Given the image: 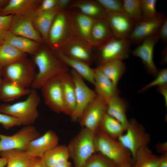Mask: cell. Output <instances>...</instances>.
<instances>
[{
  "instance_id": "bcb514c9",
  "label": "cell",
  "mask_w": 167,
  "mask_h": 167,
  "mask_svg": "<svg viewBox=\"0 0 167 167\" xmlns=\"http://www.w3.org/2000/svg\"><path fill=\"white\" fill-rule=\"evenodd\" d=\"M155 148L157 151L161 154L167 153V142H165L156 144Z\"/></svg>"
},
{
  "instance_id": "816d5d0a",
  "label": "cell",
  "mask_w": 167,
  "mask_h": 167,
  "mask_svg": "<svg viewBox=\"0 0 167 167\" xmlns=\"http://www.w3.org/2000/svg\"><path fill=\"white\" fill-rule=\"evenodd\" d=\"M52 167H72L71 163L68 161Z\"/></svg>"
},
{
  "instance_id": "f5cc1de1",
  "label": "cell",
  "mask_w": 167,
  "mask_h": 167,
  "mask_svg": "<svg viewBox=\"0 0 167 167\" xmlns=\"http://www.w3.org/2000/svg\"><path fill=\"white\" fill-rule=\"evenodd\" d=\"M7 161L6 159L1 157L0 158V167H4L7 165Z\"/></svg>"
},
{
  "instance_id": "cb8c5ba5",
  "label": "cell",
  "mask_w": 167,
  "mask_h": 167,
  "mask_svg": "<svg viewBox=\"0 0 167 167\" xmlns=\"http://www.w3.org/2000/svg\"><path fill=\"white\" fill-rule=\"evenodd\" d=\"M4 43L8 44L25 54L34 55L42 44L30 39L15 35L9 31L6 33Z\"/></svg>"
},
{
  "instance_id": "603a6c76",
  "label": "cell",
  "mask_w": 167,
  "mask_h": 167,
  "mask_svg": "<svg viewBox=\"0 0 167 167\" xmlns=\"http://www.w3.org/2000/svg\"><path fill=\"white\" fill-rule=\"evenodd\" d=\"M58 76L61 84L68 115L70 116L76 105L74 82L70 71L62 73Z\"/></svg>"
},
{
  "instance_id": "1f68e13d",
  "label": "cell",
  "mask_w": 167,
  "mask_h": 167,
  "mask_svg": "<svg viewBox=\"0 0 167 167\" xmlns=\"http://www.w3.org/2000/svg\"><path fill=\"white\" fill-rule=\"evenodd\" d=\"M0 156L6 159V167H28L33 158L26 151L17 150L0 152Z\"/></svg>"
},
{
  "instance_id": "d590c367",
  "label": "cell",
  "mask_w": 167,
  "mask_h": 167,
  "mask_svg": "<svg viewBox=\"0 0 167 167\" xmlns=\"http://www.w3.org/2000/svg\"><path fill=\"white\" fill-rule=\"evenodd\" d=\"M123 12L131 20L137 23L143 20L140 0H123Z\"/></svg>"
},
{
  "instance_id": "ba28073f",
  "label": "cell",
  "mask_w": 167,
  "mask_h": 167,
  "mask_svg": "<svg viewBox=\"0 0 167 167\" xmlns=\"http://www.w3.org/2000/svg\"><path fill=\"white\" fill-rule=\"evenodd\" d=\"M131 43L128 39L120 38L113 36L98 47L100 65L110 61H123L128 58Z\"/></svg>"
},
{
  "instance_id": "4dcf8cb0",
  "label": "cell",
  "mask_w": 167,
  "mask_h": 167,
  "mask_svg": "<svg viewBox=\"0 0 167 167\" xmlns=\"http://www.w3.org/2000/svg\"><path fill=\"white\" fill-rule=\"evenodd\" d=\"M70 156L67 146L57 145L46 152L42 158L48 167L68 161Z\"/></svg>"
},
{
  "instance_id": "681fc988",
  "label": "cell",
  "mask_w": 167,
  "mask_h": 167,
  "mask_svg": "<svg viewBox=\"0 0 167 167\" xmlns=\"http://www.w3.org/2000/svg\"><path fill=\"white\" fill-rule=\"evenodd\" d=\"M158 167H167V153L161 154L160 157Z\"/></svg>"
},
{
  "instance_id": "d6a6232c",
  "label": "cell",
  "mask_w": 167,
  "mask_h": 167,
  "mask_svg": "<svg viewBox=\"0 0 167 167\" xmlns=\"http://www.w3.org/2000/svg\"><path fill=\"white\" fill-rule=\"evenodd\" d=\"M126 129L119 121L106 113L101 122L98 129L109 135L118 139L124 133Z\"/></svg>"
},
{
  "instance_id": "5b68a950",
  "label": "cell",
  "mask_w": 167,
  "mask_h": 167,
  "mask_svg": "<svg viewBox=\"0 0 167 167\" xmlns=\"http://www.w3.org/2000/svg\"><path fill=\"white\" fill-rule=\"evenodd\" d=\"M95 133L83 127L67 146L75 167H80L95 153Z\"/></svg>"
},
{
  "instance_id": "c3c4849f",
  "label": "cell",
  "mask_w": 167,
  "mask_h": 167,
  "mask_svg": "<svg viewBox=\"0 0 167 167\" xmlns=\"http://www.w3.org/2000/svg\"><path fill=\"white\" fill-rule=\"evenodd\" d=\"M71 0H58L57 6L60 10H64L70 6L72 1Z\"/></svg>"
},
{
  "instance_id": "e0dca14e",
  "label": "cell",
  "mask_w": 167,
  "mask_h": 167,
  "mask_svg": "<svg viewBox=\"0 0 167 167\" xmlns=\"http://www.w3.org/2000/svg\"><path fill=\"white\" fill-rule=\"evenodd\" d=\"M59 138L53 131L49 130L28 144L26 151L32 157L42 158L44 154L58 145Z\"/></svg>"
},
{
  "instance_id": "7402d4cb",
  "label": "cell",
  "mask_w": 167,
  "mask_h": 167,
  "mask_svg": "<svg viewBox=\"0 0 167 167\" xmlns=\"http://www.w3.org/2000/svg\"><path fill=\"white\" fill-rule=\"evenodd\" d=\"M53 53L67 66L71 67L83 79L94 85V69L92 68L89 65L84 62L66 56L60 49L54 51Z\"/></svg>"
},
{
  "instance_id": "ac0fdd59",
  "label": "cell",
  "mask_w": 167,
  "mask_h": 167,
  "mask_svg": "<svg viewBox=\"0 0 167 167\" xmlns=\"http://www.w3.org/2000/svg\"><path fill=\"white\" fill-rule=\"evenodd\" d=\"M106 18L113 36L120 38L128 39L136 24L123 12L108 13Z\"/></svg>"
},
{
  "instance_id": "30bf717a",
  "label": "cell",
  "mask_w": 167,
  "mask_h": 167,
  "mask_svg": "<svg viewBox=\"0 0 167 167\" xmlns=\"http://www.w3.org/2000/svg\"><path fill=\"white\" fill-rule=\"evenodd\" d=\"M75 87L76 105L70 117L73 122L79 119L84 110L97 96L95 92L89 88L83 79L75 71H70Z\"/></svg>"
},
{
  "instance_id": "e575fe53",
  "label": "cell",
  "mask_w": 167,
  "mask_h": 167,
  "mask_svg": "<svg viewBox=\"0 0 167 167\" xmlns=\"http://www.w3.org/2000/svg\"><path fill=\"white\" fill-rule=\"evenodd\" d=\"M26 54L4 43L0 45V66L2 67L25 57Z\"/></svg>"
},
{
  "instance_id": "ee69618b",
  "label": "cell",
  "mask_w": 167,
  "mask_h": 167,
  "mask_svg": "<svg viewBox=\"0 0 167 167\" xmlns=\"http://www.w3.org/2000/svg\"><path fill=\"white\" fill-rule=\"evenodd\" d=\"M159 39L165 45L167 43V19L166 18L161 25L157 33Z\"/></svg>"
},
{
  "instance_id": "7c38bea8",
  "label": "cell",
  "mask_w": 167,
  "mask_h": 167,
  "mask_svg": "<svg viewBox=\"0 0 167 167\" xmlns=\"http://www.w3.org/2000/svg\"><path fill=\"white\" fill-rule=\"evenodd\" d=\"M106 103L105 100L97 96L83 113L79 119L80 125L95 133L106 113Z\"/></svg>"
},
{
  "instance_id": "83f0119b",
  "label": "cell",
  "mask_w": 167,
  "mask_h": 167,
  "mask_svg": "<svg viewBox=\"0 0 167 167\" xmlns=\"http://www.w3.org/2000/svg\"><path fill=\"white\" fill-rule=\"evenodd\" d=\"M69 7L78 9L82 13L95 19L106 18L108 14L96 1H76L72 2Z\"/></svg>"
},
{
  "instance_id": "f35d334b",
  "label": "cell",
  "mask_w": 167,
  "mask_h": 167,
  "mask_svg": "<svg viewBox=\"0 0 167 167\" xmlns=\"http://www.w3.org/2000/svg\"><path fill=\"white\" fill-rule=\"evenodd\" d=\"M96 1L108 13H123V0H97Z\"/></svg>"
},
{
  "instance_id": "4316f807",
  "label": "cell",
  "mask_w": 167,
  "mask_h": 167,
  "mask_svg": "<svg viewBox=\"0 0 167 167\" xmlns=\"http://www.w3.org/2000/svg\"><path fill=\"white\" fill-rule=\"evenodd\" d=\"M71 16L77 35L81 39L91 46L90 37L95 19L85 15L80 12L76 13L74 15Z\"/></svg>"
},
{
  "instance_id": "9c48e42d",
  "label": "cell",
  "mask_w": 167,
  "mask_h": 167,
  "mask_svg": "<svg viewBox=\"0 0 167 167\" xmlns=\"http://www.w3.org/2000/svg\"><path fill=\"white\" fill-rule=\"evenodd\" d=\"M40 136L38 131L32 125L24 126L11 135L0 134V152L11 150L26 151L29 143Z\"/></svg>"
},
{
  "instance_id": "ab89813d",
  "label": "cell",
  "mask_w": 167,
  "mask_h": 167,
  "mask_svg": "<svg viewBox=\"0 0 167 167\" xmlns=\"http://www.w3.org/2000/svg\"><path fill=\"white\" fill-rule=\"evenodd\" d=\"M156 77L152 81L142 88L139 92H143L156 86L158 87L167 84V68H163L158 71Z\"/></svg>"
},
{
  "instance_id": "2e32d148",
  "label": "cell",
  "mask_w": 167,
  "mask_h": 167,
  "mask_svg": "<svg viewBox=\"0 0 167 167\" xmlns=\"http://www.w3.org/2000/svg\"><path fill=\"white\" fill-rule=\"evenodd\" d=\"M42 0H10L2 10L1 15H17L26 17L32 21L37 14Z\"/></svg>"
},
{
  "instance_id": "f546056e",
  "label": "cell",
  "mask_w": 167,
  "mask_h": 167,
  "mask_svg": "<svg viewBox=\"0 0 167 167\" xmlns=\"http://www.w3.org/2000/svg\"><path fill=\"white\" fill-rule=\"evenodd\" d=\"M98 67L104 75L117 87L126 70L125 63L123 61L119 60L110 61Z\"/></svg>"
},
{
  "instance_id": "f1b7e54d",
  "label": "cell",
  "mask_w": 167,
  "mask_h": 167,
  "mask_svg": "<svg viewBox=\"0 0 167 167\" xmlns=\"http://www.w3.org/2000/svg\"><path fill=\"white\" fill-rule=\"evenodd\" d=\"M31 90V88H24L4 79L0 88V100L5 102L12 101L28 95Z\"/></svg>"
},
{
  "instance_id": "8992f818",
  "label": "cell",
  "mask_w": 167,
  "mask_h": 167,
  "mask_svg": "<svg viewBox=\"0 0 167 167\" xmlns=\"http://www.w3.org/2000/svg\"><path fill=\"white\" fill-rule=\"evenodd\" d=\"M36 73L32 62L26 57L2 67L4 80L28 88L31 87Z\"/></svg>"
},
{
  "instance_id": "7dc6e473",
  "label": "cell",
  "mask_w": 167,
  "mask_h": 167,
  "mask_svg": "<svg viewBox=\"0 0 167 167\" xmlns=\"http://www.w3.org/2000/svg\"><path fill=\"white\" fill-rule=\"evenodd\" d=\"M157 90L163 96L165 105L167 106V84L157 87Z\"/></svg>"
},
{
  "instance_id": "ffe728a7",
  "label": "cell",
  "mask_w": 167,
  "mask_h": 167,
  "mask_svg": "<svg viewBox=\"0 0 167 167\" xmlns=\"http://www.w3.org/2000/svg\"><path fill=\"white\" fill-rule=\"evenodd\" d=\"M94 84L97 95L106 101L112 97L119 96V91L106 77L98 67L94 69Z\"/></svg>"
},
{
  "instance_id": "9f6ffc18",
  "label": "cell",
  "mask_w": 167,
  "mask_h": 167,
  "mask_svg": "<svg viewBox=\"0 0 167 167\" xmlns=\"http://www.w3.org/2000/svg\"><path fill=\"white\" fill-rule=\"evenodd\" d=\"M2 67L0 66V88L1 87V84H2V80L1 79L0 76L2 75Z\"/></svg>"
},
{
  "instance_id": "d4e9b609",
  "label": "cell",
  "mask_w": 167,
  "mask_h": 167,
  "mask_svg": "<svg viewBox=\"0 0 167 167\" xmlns=\"http://www.w3.org/2000/svg\"><path fill=\"white\" fill-rule=\"evenodd\" d=\"M61 10L56 6L50 10L38 13L33 20L35 27L46 43H48L49 33L53 22Z\"/></svg>"
},
{
  "instance_id": "9a60e30c",
  "label": "cell",
  "mask_w": 167,
  "mask_h": 167,
  "mask_svg": "<svg viewBox=\"0 0 167 167\" xmlns=\"http://www.w3.org/2000/svg\"><path fill=\"white\" fill-rule=\"evenodd\" d=\"M9 31L12 34L42 44L44 41L35 27L33 21L25 16L13 15Z\"/></svg>"
},
{
  "instance_id": "6da1fadb",
  "label": "cell",
  "mask_w": 167,
  "mask_h": 167,
  "mask_svg": "<svg viewBox=\"0 0 167 167\" xmlns=\"http://www.w3.org/2000/svg\"><path fill=\"white\" fill-rule=\"evenodd\" d=\"M33 55L38 72L31 86L32 89L40 88L50 79L62 73L70 71L68 67L46 47H41Z\"/></svg>"
},
{
  "instance_id": "4fadbf2b",
  "label": "cell",
  "mask_w": 167,
  "mask_h": 167,
  "mask_svg": "<svg viewBox=\"0 0 167 167\" xmlns=\"http://www.w3.org/2000/svg\"><path fill=\"white\" fill-rule=\"evenodd\" d=\"M163 14L154 18L143 19L136 23L128 39L131 42L139 45L146 38L156 35L166 18Z\"/></svg>"
},
{
  "instance_id": "52a82bcc",
  "label": "cell",
  "mask_w": 167,
  "mask_h": 167,
  "mask_svg": "<svg viewBox=\"0 0 167 167\" xmlns=\"http://www.w3.org/2000/svg\"><path fill=\"white\" fill-rule=\"evenodd\" d=\"M118 139L131 153L132 160L138 151L148 146L150 141L143 126L134 119L129 121L125 132Z\"/></svg>"
},
{
  "instance_id": "8fae6325",
  "label": "cell",
  "mask_w": 167,
  "mask_h": 167,
  "mask_svg": "<svg viewBox=\"0 0 167 167\" xmlns=\"http://www.w3.org/2000/svg\"><path fill=\"white\" fill-rule=\"evenodd\" d=\"M46 105L54 112L68 115L61 84L58 75L47 81L41 88Z\"/></svg>"
},
{
  "instance_id": "8d00e7d4",
  "label": "cell",
  "mask_w": 167,
  "mask_h": 167,
  "mask_svg": "<svg viewBox=\"0 0 167 167\" xmlns=\"http://www.w3.org/2000/svg\"><path fill=\"white\" fill-rule=\"evenodd\" d=\"M80 167H118V165L102 154L96 152Z\"/></svg>"
},
{
  "instance_id": "277c9868",
  "label": "cell",
  "mask_w": 167,
  "mask_h": 167,
  "mask_svg": "<svg viewBox=\"0 0 167 167\" xmlns=\"http://www.w3.org/2000/svg\"><path fill=\"white\" fill-rule=\"evenodd\" d=\"M94 140L96 152L102 154L117 165L132 161L131 153L118 139L98 129L95 134Z\"/></svg>"
},
{
  "instance_id": "484cf974",
  "label": "cell",
  "mask_w": 167,
  "mask_h": 167,
  "mask_svg": "<svg viewBox=\"0 0 167 167\" xmlns=\"http://www.w3.org/2000/svg\"><path fill=\"white\" fill-rule=\"evenodd\" d=\"M127 108L126 101L119 95L115 96L107 101L106 113L119 121L126 128L129 122L126 114Z\"/></svg>"
},
{
  "instance_id": "f6af8a7d",
  "label": "cell",
  "mask_w": 167,
  "mask_h": 167,
  "mask_svg": "<svg viewBox=\"0 0 167 167\" xmlns=\"http://www.w3.org/2000/svg\"><path fill=\"white\" fill-rule=\"evenodd\" d=\"M28 167H48L42 158L33 157Z\"/></svg>"
},
{
  "instance_id": "d6986e66",
  "label": "cell",
  "mask_w": 167,
  "mask_h": 167,
  "mask_svg": "<svg viewBox=\"0 0 167 167\" xmlns=\"http://www.w3.org/2000/svg\"><path fill=\"white\" fill-rule=\"evenodd\" d=\"M91 47L83 40L78 39L67 43L59 49L66 56L90 66L92 62Z\"/></svg>"
},
{
  "instance_id": "60d3db41",
  "label": "cell",
  "mask_w": 167,
  "mask_h": 167,
  "mask_svg": "<svg viewBox=\"0 0 167 167\" xmlns=\"http://www.w3.org/2000/svg\"><path fill=\"white\" fill-rule=\"evenodd\" d=\"M12 15H0V45L4 43L5 36L9 31Z\"/></svg>"
},
{
  "instance_id": "7a4b0ae2",
  "label": "cell",
  "mask_w": 167,
  "mask_h": 167,
  "mask_svg": "<svg viewBox=\"0 0 167 167\" xmlns=\"http://www.w3.org/2000/svg\"><path fill=\"white\" fill-rule=\"evenodd\" d=\"M78 39H81L75 31L71 15L61 10L56 16L50 28L48 44L55 51L67 43Z\"/></svg>"
},
{
  "instance_id": "836d02e7",
  "label": "cell",
  "mask_w": 167,
  "mask_h": 167,
  "mask_svg": "<svg viewBox=\"0 0 167 167\" xmlns=\"http://www.w3.org/2000/svg\"><path fill=\"white\" fill-rule=\"evenodd\" d=\"M160 157L154 154L148 146L143 148L133 160L132 167H158Z\"/></svg>"
},
{
  "instance_id": "6f0895ef",
  "label": "cell",
  "mask_w": 167,
  "mask_h": 167,
  "mask_svg": "<svg viewBox=\"0 0 167 167\" xmlns=\"http://www.w3.org/2000/svg\"><path fill=\"white\" fill-rule=\"evenodd\" d=\"M2 9L1 8H0V15H1L2 14Z\"/></svg>"
},
{
  "instance_id": "3957f363",
  "label": "cell",
  "mask_w": 167,
  "mask_h": 167,
  "mask_svg": "<svg viewBox=\"0 0 167 167\" xmlns=\"http://www.w3.org/2000/svg\"><path fill=\"white\" fill-rule=\"evenodd\" d=\"M40 102L36 90L31 88L25 100L12 104L0 105V113L15 118L24 126L32 125L39 116L37 108Z\"/></svg>"
},
{
  "instance_id": "44dd1931",
  "label": "cell",
  "mask_w": 167,
  "mask_h": 167,
  "mask_svg": "<svg viewBox=\"0 0 167 167\" xmlns=\"http://www.w3.org/2000/svg\"><path fill=\"white\" fill-rule=\"evenodd\" d=\"M113 36V32L106 18L95 19L90 37V43L92 47H99Z\"/></svg>"
},
{
  "instance_id": "5bb4252c",
  "label": "cell",
  "mask_w": 167,
  "mask_h": 167,
  "mask_svg": "<svg viewBox=\"0 0 167 167\" xmlns=\"http://www.w3.org/2000/svg\"><path fill=\"white\" fill-rule=\"evenodd\" d=\"M157 34L145 39L132 52L141 60L148 73L156 77L158 71L153 60L155 46L159 40Z\"/></svg>"
},
{
  "instance_id": "11a10c76",
  "label": "cell",
  "mask_w": 167,
  "mask_h": 167,
  "mask_svg": "<svg viewBox=\"0 0 167 167\" xmlns=\"http://www.w3.org/2000/svg\"><path fill=\"white\" fill-rule=\"evenodd\" d=\"M118 167H132L131 162H125L118 165Z\"/></svg>"
},
{
  "instance_id": "74e56055",
  "label": "cell",
  "mask_w": 167,
  "mask_h": 167,
  "mask_svg": "<svg viewBox=\"0 0 167 167\" xmlns=\"http://www.w3.org/2000/svg\"><path fill=\"white\" fill-rule=\"evenodd\" d=\"M156 0H140L143 19L154 18L160 14L156 10Z\"/></svg>"
},
{
  "instance_id": "b9f144b4",
  "label": "cell",
  "mask_w": 167,
  "mask_h": 167,
  "mask_svg": "<svg viewBox=\"0 0 167 167\" xmlns=\"http://www.w3.org/2000/svg\"><path fill=\"white\" fill-rule=\"evenodd\" d=\"M0 123L6 129L21 125L17 119L10 115L0 113Z\"/></svg>"
},
{
  "instance_id": "db71d44e",
  "label": "cell",
  "mask_w": 167,
  "mask_h": 167,
  "mask_svg": "<svg viewBox=\"0 0 167 167\" xmlns=\"http://www.w3.org/2000/svg\"><path fill=\"white\" fill-rule=\"evenodd\" d=\"M9 0H0V8H4L8 3Z\"/></svg>"
},
{
  "instance_id": "f907efd6",
  "label": "cell",
  "mask_w": 167,
  "mask_h": 167,
  "mask_svg": "<svg viewBox=\"0 0 167 167\" xmlns=\"http://www.w3.org/2000/svg\"><path fill=\"white\" fill-rule=\"evenodd\" d=\"M167 45H165L162 52V62L163 63L167 61Z\"/></svg>"
},
{
  "instance_id": "7bdbcfd3",
  "label": "cell",
  "mask_w": 167,
  "mask_h": 167,
  "mask_svg": "<svg viewBox=\"0 0 167 167\" xmlns=\"http://www.w3.org/2000/svg\"><path fill=\"white\" fill-rule=\"evenodd\" d=\"M57 3L58 0H43L42 1L38 8L37 14L48 11L54 8L57 6Z\"/></svg>"
}]
</instances>
